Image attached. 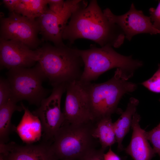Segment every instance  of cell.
<instances>
[{
    "mask_svg": "<svg viewBox=\"0 0 160 160\" xmlns=\"http://www.w3.org/2000/svg\"><path fill=\"white\" fill-rule=\"evenodd\" d=\"M63 39L73 44L78 39L92 40L101 47L119 48L123 43L124 33L104 14L97 1L92 0L88 6L81 7L72 14L63 31Z\"/></svg>",
    "mask_w": 160,
    "mask_h": 160,
    "instance_id": "obj_1",
    "label": "cell"
},
{
    "mask_svg": "<svg viewBox=\"0 0 160 160\" xmlns=\"http://www.w3.org/2000/svg\"><path fill=\"white\" fill-rule=\"evenodd\" d=\"M76 49L47 44L37 49L38 63L53 87L80 79L84 63Z\"/></svg>",
    "mask_w": 160,
    "mask_h": 160,
    "instance_id": "obj_2",
    "label": "cell"
},
{
    "mask_svg": "<svg viewBox=\"0 0 160 160\" xmlns=\"http://www.w3.org/2000/svg\"><path fill=\"white\" fill-rule=\"evenodd\" d=\"M76 50L84 63L80 80L84 82L95 80L103 73L114 68L119 69L124 77L128 80L143 65L142 61L133 59L131 55H122L111 46L98 48L91 45L89 49H76Z\"/></svg>",
    "mask_w": 160,
    "mask_h": 160,
    "instance_id": "obj_3",
    "label": "cell"
},
{
    "mask_svg": "<svg viewBox=\"0 0 160 160\" xmlns=\"http://www.w3.org/2000/svg\"><path fill=\"white\" fill-rule=\"evenodd\" d=\"M89 104L94 121L122 113L118 108L119 103L126 94L135 91L137 85L129 81L118 68L110 79L100 83L87 82Z\"/></svg>",
    "mask_w": 160,
    "mask_h": 160,
    "instance_id": "obj_4",
    "label": "cell"
},
{
    "mask_svg": "<svg viewBox=\"0 0 160 160\" xmlns=\"http://www.w3.org/2000/svg\"><path fill=\"white\" fill-rule=\"evenodd\" d=\"M94 122L73 124L64 122L55 134L52 147L59 160H80L96 148L92 135Z\"/></svg>",
    "mask_w": 160,
    "mask_h": 160,
    "instance_id": "obj_5",
    "label": "cell"
},
{
    "mask_svg": "<svg viewBox=\"0 0 160 160\" xmlns=\"http://www.w3.org/2000/svg\"><path fill=\"white\" fill-rule=\"evenodd\" d=\"M6 74L12 90L11 99L17 103L25 100L39 107L50 92L42 86L46 79L38 63L32 68L10 69Z\"/></svg>",
    "mask_w": 160,
    "mask_h": 160,
    "instance_id": "obj_6",
    "label": "cell"
},
{
    "mask_svg": "<svg viewBox=\"0 0 160 160\" xmlns=\"http://www.w3.org/2000/svg\"><path fill=\"white\" fill-rule=\"evenodd\" d=\"M66 84L63 83L53 87L51 94L44 99L38 108L32 112L41 121L44 140L52 142L55 134L64 121L60 105Z\"/></svg>",
    "mask_w": 160,
    "mask_h": 160,
    "instance_id": "obj_7",
    "label": "cell"
},
{
    "mask_svg": "<svg viewBox=\"0 0 160 160\" xmlns=\"http://www.w3.org/2000/svg\"><path fill=\"white\" fill-rule=\"evenodd\" d=\"M0 32V38L20 42L33 50L40 42L38 37L40 29L36 19L14 12H10L7 17L1 18Z\"/></svg>",
    "mask_w": 160,
    "mask_h": 160,
    "instance_id": "obj_8",
    "label": "cell"
},
{
    "mask_svg": "<svg viewBox=\"0 0 160 160\" xmlns=\"http://www.w3.org/2000/svg\"><path fill=\"white\" fill-rule=\"evenodd\" d=\"M63 113L64 121L80 124L94 121L91 112L87 83L79 80L66 83Z\"/></svg>",
    "mask_w": 160,
    "mask_h": 160,
    "instance_id": "obj_9",
    "label": "cell"
},
{
    "mask_svg": "<svg viewBox=\"0 0 160 160\" xmlns=\"http://www.w3.org/2000/svg\"><path fill=\"white\" fill-rule=\"evenodd\" d=\"M87 4V1L84 0H67L65 1L62 10L58 14L48 8L36 19L43 39L52 42L55 46L64 44L62 36L68 20L76 10Z\"/></svg>",
    "mask_w": 160,
    "mask_h": 160,
    "instance_id": "obj_10",
    "label": "cell"
},
{
    "mask_svg": "<svg viewBox=\"0 0 160 160\" xmlns=\"http://www.w3.org/2000/svg\"><path fill=\"white\" fill-rule=\"evenodd\" d=\"M103 12L110 22L119 26L125 38L129 41L134 36L139 34H157L150 17L145 15L142 10H137L133 3L132 4L129 10L122 15L114 14L108 8L105 9Z\"/></svg>",
    "mask_w": 160,
    "mask_h": 160,
    "instance_id": "obj_11",
    "label": "cell"
},
{
    "mask_svg": "<svg viewBox=\"0 0 160 160\" xmlns=\"http://www.w3.org/2000/svg\"><path fill=\"white\" fill-rule=\"evenodd\" d=\"M1 68H30L38 62V52L20 42L0 39Z\"/></svg>",
    "mask_w": 160,
    "mask_h": 160,
    "instance_id": "obj_12",
    "label": "cell"
},
{
    "mask_svg": "<svg viewBox=\"0 0 160 160\" xmlns=\"http://www.w3.org/2000/svg\"><path fill=\"white\" fill-rule=\"evenodd\" d=\"M52 143L43 140L38 144L25 145L14 142L0 143V155L5 160H59L52 149Z\"/></svg>",
    "mask_w": 160,
    "mask_h": 160,
    "instance_id": "obj_13",
    "label": "cell"
},
{
    "mask_svg": "<svg viewBox=\"0 0 160 160\" xmlns=\"http://www.w3.org/2000/svg\"><path fill=\"white\" fill-rule=\"evenodd\" d=\"M140 119L137 113L134 115L131 126L133 130L131 139L124 150L134 160H151L156 153L146 137V131L140 126Z\"/></svg>",
    "mask_w": 160,
    "mask_h": 160,
    "instance_id": "obj_14",
    "label": "cell"
},
{
    "mask_svg": "<svg viewBox=\"0 0 160 160\" xmlns=\"http://www.w3.org/2000/svg\"><path fill=\"white\" fill-rule=\"evenodd\" d=\"M24 113L15 131L23 141L27 144L39 141L42 136V127L41 121L23 103Z\"/></svg>",
    "mask_w": 160,
    "mask_h": 160,
    "instance_id": "obj_15",
    "label": "cell"
},
{
    "mask_svg": "<svg viewBox=\"0 0 160 160\" xmlns=\"http://www.w3.org/2000/svg\"><path fill=\"white\" fill-rule=\"evenodd\" d=\"M139 104L138 100L133 97L130 98L125 111L122 112L120 117L113 123L118 150L119 151L124 149L122 141L129 130L133 116L136 112Z\"/></svg>",
    "mask_w": 160,
    "mask_h": 160,
    "instance_id": "obj_16",
    "label": "cell"
},
{
    "mask_svg": "<svg viewBox=\"0 0 160 160\" xmlns=\"http://www.w3.org/2000/svg\"><path fill=\"white\" fill-rule=\"evenodd\" d=\"M17 103L10 99L5 104L0 106V143H7L9 136L15 131L16 127L11 123V118L15 111H23V107L18 106Z\"/></svg>",
    "mask_w": 160,
    "mask_h": 160,
    "instance_id": "obj_17",
    "label": "cell"
},
{
    "mask_svg": "<svg viewBox=\"0 0 160 160\" xmlns=\"http://www.w3.org/2000/svg\"><path fill=\"white\" fill-rule=\"evenodd\" d=\"M92 131L94 137L97 140L101 148L105 149L116 142L113 123L111 116L102 118L94 121Z\"/></svg>",
    "mask_w": 160,
    "mask_h": 160,
    "instance_id": "obj_18",
    "label": "cell"
},
{
    "mask_svg": "<svg viewBox=\"0 0 160 160\" xmlns=\"http://www.w3.org/2000/svg\"><path fill=\"white\" fill-rule=\"evenodd\" d=\"M47 0H20L14 12L29 18L35 19L48 8Z\"/></svg>",
    "mask_w": 160,
    "mask_h": 160,
    "instance_id": "obj_19",
    "label": "cell"
},
{
    "mask_svg": "<svg viewBox=\"0 0 160 160\" xmlns=\"http://www.w3.org/2000/svg\"><path fill=\"white\" fill-rule=\"evenodd\" d=\"M145 135L152 144L155 153L158 154L160 159V123L152 130L145 132Z\"/></svg>",
    "mask_w": 160,
    "mask_h": 160,
    "instance_id": "obj_20",
    "label": "cell"
},
{
    "mask_svg": "<svg viewBox=\"0 0 160 160\" xmlns=\"http://www.w3.org/2000/svg\"><path fill=\"white\" fill-rule=\"evenodd\" d=\"M141 84L150 91L160 93V63L158 64V69L153 75Z\"/></svg>",
    "mask_w": 160,
    "mask_h": 160,
    "instance_id": "obj_21",
    "label": "cell"
},
{
    "mask_svg": "<svg viewBox=\"0 0 160 160\" xmlns=\"http://www.w3.org/2000/svg\"><path fill=\"white\" fill-rule=\"evenodd\" d=\"M12 92L10 84L7 79H0V106L6 103L11 99Z\"/></svg>",
    "mask_w": 160,
    "mask_h": 160,
    "instance_id": "obj_22",
    "label": "cell"
},
{
    "mask_svg": "<svg viewBox=\"0 0 160 160\" xmlns=\"http://www.w3.org/2000/svg\"><path fill=\"white\" fill-rule=\"evenodd\" d=\"M149 12L153 28L157 31H160V1L156 8L151 7ZM158 34V33H157Z\"/></svg>",
    "mask_w": 160,
    "mask_h": 160,
    "instance_id": "obj_23",
    "label": "cell"
},
{
    "mask_svg": "<svg viewBox=\"0 0 160 160\" xmlns=\"http://www.w3.org/2000/svg\"><path fill=\"white\" fill-rule=\"evenodd\" d=\"M105 150L101 148L99 149H94L87 153L80 160H104Z\"/></svg>",
    "mask_w": 160,
    "mask_h": 160,
    "instance_id": "obj_24",
    "label": "cell"
},
{
    "mask_svg": "<svg viewBox=\"0 0 160 160\" xmlns=\"http://www.w3.org/2000/svg\"><path fill=\"white\" fill-rule=\"evenodd\" d=\"M49 5V9L52 12L58 14L62 10L64 4V0H47Z\"/></svg>",
    "mask_w": 160,
    "mask_h": 160,
    "instance_id": "obj_25",
    "label": "cell"
},
{
    "mask_svg": "<svg viewBox=\"0 0 160 160\" xmlns=\"http://www.w3.org/2000/svg\"><path fill=\"white\" fill-rule=\"evenodd\" d=\"M20 0H3V2L5 7L8 9L10 12L15 11L17 5Z\"/></svg>",
    "mask_w": 160,
    "mask_h": 160,
    "instance_id": "obj_26",
    "label": "cell"
},
{
    "mask_svg": "<svg viewBox=\"0 0 160 160\" xmlns=\"http://www.w3.org/2000/svg\"><path fill=\"white\" fill-rule=\"evenodd\" d=\"M104 160H121L120 157L115 153L112 150L111 147H109L108 151L104 154Z\"/></svg>",
    "mask_w": 160,
    "mask_h": 160,
    "instance_id": "obj_27",
    "label": "cell"
},
{
    "mask_svg": "<svg viewBox=\"0 0 160 160\" xmlns=\"http://www.w3.org/2000/svg\"><path fill=\"white\" fill-rule=\"evenodd\" d=\"M0 160H5L3 156L1 155H0Z\"/></svg>",
    "mask_w": 160,
    "mask_h": 160,
    "instance_id": "obj_28",
    "label": "cell"
},
{
    "mask_svg": "<svg viewBox=\"0 0 160 160\" xmlns=\"http://www.w3.org/2000/svg\"><path fill=\"white\" fill-rule=\"evenodd\" d=\"M157 33H158V34H160V31H158Z\"/></svg>",
    "mask_w": 160,
    "mask_h": 160,
    "instance_id": "obj_29",
    "label": "cell"
},
{
    "mask_svg": "<svg viewBox=\"0 0 160 160\" xmlns=\"http://www.w3.org/2000/svg\"><path fill=\"white\" fill-rule=\"evenodd\" d=\"M159 101L160 102V99H159Z\"/></svg>",
    "mask_w": 160,
    "mask_h": 160,
    "instance_id": "obj_30",
    "label": "cell"
}]
</instances>
